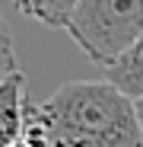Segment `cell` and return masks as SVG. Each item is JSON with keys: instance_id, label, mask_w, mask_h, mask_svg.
<instances>
[{"instance_id": "obj_1", "label": "cell", "mask_w": 143, "mask_h": 147, "mask_svg": "<svg viewBox=\"0 0 143 147\" xmlns=\"http://www.w3.org/2000/svg\"><path fill=\"white\" fill-rule=\"evenodd\" d=\"M22 141L35 147H143L137 102L111 80H70L29 102Z\"/></svg>"}, {"instance_id": "obj_2", "label": "cell", "mask_w": 143, "mask_h": 147, "mask_svg": "<svg viewBox=\"0 0 143 147\" xmlns=\"http://www.w3.org/2000/svg\"><path fill=\"white\" fill-rule=\"evenodd\" d=\"M67 32L86 58L111 67L143 35V0H80Z\"/></svg>"}, {"instance_id": "obj_3", "label": "cell", "mask_w": 143, "mask_h": 147, "mask_svg": "<svg viewBox=\"0 0 143 147\" xmlns=\"http://www.w3.org/2000/svg\"><path fill=\"white\" fill-rule=\"evenodd\" d=\"M26 112H29L26 74H22V70L3 74V80H0V141H3V147L22 141Z\"/></svg>"}, {"instance_id": "obj_4", "label": "cell", "mask_w": 143, "mask_h": 147, "mask_svg": "<svg viewBox=\"0 0 143 147\" xmlns=\"http://www.w3.org/2000/svg\"><path fill=\"white\" fill-rule=\"evenodd\" d=\"M108 80L124 96H130L134 102L143 99V35L108 67Z\"/></svg>"}, {"instance_id": "obj_5", "label": "cell", "mask_w": 143, "mask_h": 147, "mask_svg": "<svg viewBox=\"0 0 143 147\" xmlns=\"http://www.w3.org/2000/svg\"><path fill=\"white\" fill-rule=\"evenodd\" d=\"M22 16H29L48 29H67L80 0H13Z\"/></svg>"}, {"instance_id": "obj_6", "label": "cell", "mask_w": 143, "mask_h": 147, "mask_svg": "<svg viewBox=\"0 0 143 147\" xmlns=\"http://www.w3.org/2000/svg\"><path fill=\"white\" fill-rule=\"evenodd\" d=\"M10 147H35V144H29V141H16V144H10Z\"/></svg>"}, {"instance_id": "obj_7", "label": "cell", "mask_w": 143, "mask_h": 147, "mask_svg": "<svg viewBox=\"0 0 143 147\" xmlns=\"http://www.w3.org/2000/svg\"><path fill=\"white\" fill-rule=\"evenodd\" d=\"M137 115H140V125H143V99L137 102Z\"/></svg>"}]
</instances>
